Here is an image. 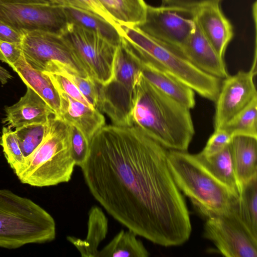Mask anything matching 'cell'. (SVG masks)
Segmentation results:
<instances>
[{
  "label": "cell",
  "mask_w": 257,
  "mask_h": 257,
  "mask_svg": "<svg viewBox=\"0 0 257 257\" xmlns=\"http://www.w3.org/2000/svg\"><path fill=\"white\" fill-rule=\"evenodd\" d=\"M168 151L138 126L105 124L91 139L81 167L90 193L110 215L165 247L183 244L192 231Z\"/></svg>",
  "instance_id": "cell-1"
},
{
  "label": "cell",
  "mask_w": 257,
  "mask_h": 257,
  "mask_svg": "<svg viewBox=\"0 0 257 257\" xmlns=\"http://www.w3.org/2000/svg\"><path fill=\"white\" fill-rule=\"evenodd\" d=\"M190 109L158 89L141 73L134 88L132 125L169 150L187 151L195 134Z\"/></svg>",
  "instance_id": "cell-2"
},
{
  "label": "cell",
  "mask_w": 257,
  "mask_h": 257,
  "mask_svg": "<svg viewBox=\"0 0 257 257\" xmlns=\"http://www.w3.org/2000/svg\"><path fill=\"white\" fill-rule=\"evenodd\" d=\"M167 162L180 191L206 219L238 212L239 195L211 174L195 154L169 150Z\"/></svg>",
  "instance_id": "cell-3"
},
{
  "label": "cell",
  "mask_w": 257,
  "mask_h": 257,
  "mask_svg": "<svg viewBox=\"0 0 257 257\" xmlns=\"http://www.w3.org/2000/svg\"><path fill=\"white\" fill-rule=\"evenodd\" d=\"M118 30L131 51L139 59L157 65L203 98L216 101L221 79L199 69L178 51L135 27L118 24Z\"/></svg>",
  "instance_id": "cell-4"
},
{
  "label": "cell",
  "mask_w": 257,
  "mask_h": 257,
  "mask_svg": "<svg viewBox=\"0 0 257 257\" xmlns=\"http://www.w3.org/2000/svg\"><path fill=\"white\" fill-rule=\"evenodd\" d=\"M56 237L53 217L32 200L0 189V247L15 249Z\"/></svg>",
  "instance_id": "cell-5"
},
{
  "label": "cell",
  "mask_w": 257,
  "mask_h": 257,
  "mask_svg": "<svg viewBox=\"0 0 257 257\" xmlns=\"http://www.w3.org/2000/svg\"><path fill=\"white\" fill-rule=\"evenodd\" d=\"M75 166L68 125L54 115L42 142L16 175L22 183L32 186H54L69 182Z\"/></svg>",
  "instance_id": "cell-6"
},
{
  "label": "cell",
  "mask_w": 257,
  "mask_h": 257,
  "mask_svg": "<svg viewBox=\"0 0 257 257\" xmlns=\"http://www.w3.org/2000/svg\"><path fill=\"white\" fill-rule=\"evenodd\" d=\"M141 73L138 58L121 36L114 57L113 77L105 85L98 83L97 108L106 113L113 124L132 125L131 112L134 88Z\"/></svg>",
  "instance_id": "cell-7"
},
{
  "label": "cell",
  "mask_w": 257,
  "mask_h": 257,
  "mask_svg": "<svg viewBox=\"0 0 257 257\" xmlns=\"http://www.w3.org/2000/svg\"><path fill=\"white\" fill-rule=\"evenodd\" d=\"M21 45L26 61L36 70L51 73L66 70L82 77L92 78L61 35L43 31L26 32L23 33Z\"/></svg>",
  "instance_id": "cell-8"
},
{
  "label": "cell",
  "mask_w": 257,
  "mask_h": 257,
  "mask_svg": "<svg viewBox=\"0 0 257 257\" xmlns=\"http://www.w3.org/2000/svg\"><path fill=\"white\" fill-rule=\"evenodd\" d=\"M61 35L97 83L105 85L112 79L117 46L98 33L72 23H68Z\"/></svg>",
  "instance_id": "cell-9"
},
{
  "label": "cell",
  "mask_w": 257,
  "mask_h": 257,
  "mask_svg": "<svg viewBox=\"0 0 257 257\" xmlns=\"http://www.w3.org/2000/svg\"><path fill=\"white\" fill-rule=\"evenodd\" d=\"M195 11L147 5L145 20L134 27L179 52L195 28Z\"/></svg>",
  "instance_id": "cell-10"
},
{
  "label": "cell",
  "mask_w": 257,
  "mask_h": 257,
  "mask_svg": "<svg viewBox=\"0 0 257 257\" xmlns=\"http://www.w3.org/2000/svg\"><path fill=\"white\" fill-rule=\"evenodd\" d=\"M65 6L0 4V21L22 33L43 31L62 35L68 21Z\"/></svg>",
  "instance_id": "cell-11"
},
{
  "label": "cell",
  "mask_w": 257,
  "mask_h": 257,
  "mask_svg": "<svg viewBox=\"0 0 257 257\" xmlns=\"http://www.w3.org/2000/svg\"><path fill=\"white\" fill-rule=\"evenodd\" d=\"M204 236L226 257H256L257 238L241 221L238 212L206 219Z\"/></svg>",
  "instance_id": "cell-12"
},
{
  "label": "cell",
  "mask_w": 257,
  "mask_h": 257,
  "mask_svg": "<svg viewBox=\"0 0 257 257\" xmlns=\"http://www.w3.org/2000/svg\"><path fill=\"white\" fill-rule=\"evenodd\" d=\"M256 68V52L255 51L249 70L239 71L235 74L228 75L223 79L215 101L214 130L222 128L234 116L257 97L254 82Z\"/></svg>",
  "instance_id": "cell-13"
},
{
  "label": "cell",
  "mask_w": 257,
  "mask_h": 257,
  "mask_svg": "<svg viewBox=\"0 0 257 257\" xmlns=\"http://www.w3.org/2000/svg\"><path fill=\"white\" fill-rule=\"evenodd\" d=\"M195 20L203 35L223 58L227 47L233 37L234 31L219 5H208L195 10Z\"/></svg>",
  "instance_id": "cell-14"
},
{
  "label": "cell",
  "mask_w": 257,
  "mask_h": 257,
  "mask_svg": "<svg viewBox=\"0 0 257 257\" xmlns=\"http://www.w3.org/2000/svg\"><path fill=\"white\" fill-rule=\"evenodd\" d=\"M179 52L192 64L206 73L221 79L229 75L224 58L217 53L196 23L194 30Z\"/></svg>",
  "instance_id": "cell-15"
},
{
  "label": "cell",
  "mask_w": 257,
  "mask_h": 257,
  "mask_svg": "<svg viewBox=\"0 0 257 257\" xmlns=\"http://www.w3.org/2000/svg\"><path fill=\"white\" fill-rule=\"evenodd\" d=\"M15 104L6 106V116L2 122L10 128L47 122L55 115L54 111L31 87Z\"/></svg>",
  "instance_id": "cell-16"
},
{
  "label": "cell",
  "mask_w": 257,
  "mask_h": 257,
  "mask_svg": "<svg viewBox=\"0 0 257 257\" xmlns=\"http://www.w3.org/2000/svg\"><path fill=\"white\" fill-rule=\"evenodd\" d=\"M58 92L61 107L57 117L78 128L90 143L95 134L105 124L103 115L97 108L92 109L63 92Z\"/></svg>",
  "instance_id": "cell-17"
},
{
  "label": "cell",
  "mask_w": 257,
  "mask_h": 257,
  "mask_svg": "<svg viewBox=\"0 0 257 257\" xmlns=\"http://www.w3.org/2000/svg\"><path fill=\"white\" fill-rule=\"evenodd\" d=\"M137 58L140 63L141 73L148 81L188 108L192 109L195 107V92L191 88L157 65Z\"/></svg>",
  "instance_id": "cell-18"
},
{
  "label": "cell",
  "mask_w": 257,
  "mask_h": 257,
  "mask_svg": "<svg viewBox=\"0 0 257 257\" xmlns=\"http://www.w3.org/2000/svg\"><path fill=\"white\" fill-rule=\"evenodd\" d=\"M10 66L18 73L27 86L33 89L46 102L55 112L56 117H58L61 99L48 75L32 68L27 62L23 54L17 62Z\"/></svg>",
  "instance_id": "cell-19"
},
{
  "label": "cell",
  "mask_w": 257,
  "mask_h": 257,
  "mask_svg": "<svg viewBox=\"0 0 257 257\" xmlns=\"http://www.w3.org/2000/svg\"><path fill=\"white\" fill-rule=\"evenodd\" d=\"M229 145L240 189L243 183L257 176V138L235 136L232 138Z\"/></svg>",
  "instance_id": "cell-20"
},
{
  "label": "cell",
  "mask_w": 257,
  "mask_h": 257,
  "mask_svg": "<svg viewBox=\"0 0 257 257\" xmlns=\"http://www.w3.org/2000/svg\"><path fill=\"white\" fill-rule=\"evenodd\" d=\"M108 219L102 209L92 206L88 212L87 233L81 239L68 236L67 239L73 244L83 257H97L100 243L106 238L108 232Z\"/></svg>",
  "instance_id": "cell-21"
},
{
  "label": "cell",
  "mask_w": 257,
  "mask_h": 257,
  "mask_svg": "<svg viewBox=\"0 0 257 257\" xmlns=\"http://www.w3.org/2000/svg\"><path fill=\"white\" fill-rule=\"evenodd\" d=\"M195 156L216 179L239 195L240 189L234 172L229 145L210 156H205L200 153Z\"/></svg>",
  "instance_id": "cell-22"
},
{
  "label": "cell",
  "mask_w": 257,
  "mask_h": 257,
  "mask_svg": "<svg viewBox=\"0 0 257 257\" xmlns=\"http://www.w3.org/2000/svg\"><path fill=\"white\" fill-rule=\"evenodd\" d=\"M64 8L68 23L94 31L113 45H118L121 37L118 25L116 27L101 17L86 11L70 6H65Z\"/></svg>",
  "instance_id": "cell-23"
},
{
  "label": "cell",
  "mask_w": 257,
  "mask_h": 257,
  "mask_svg": "<svg viewBox=\"0 0 257 257\" xmlns=\"http://www.w3.org/2000/svg\"><path fill=\"white\" fill-rule=\"evenodd\" d=\"M132 230H121L99 250L97 257H147L150 253Z\"/></svg>",
  "instance_id": "cell-24"
},
{
  "label": "cell",
  "mask_w": 257,
  "mask_h": 257,
  "mask_svg": "<svg viewBox=\"0 0 257 257\" xmlns=\"http://www.w3.org/2000/svg\"><path fill=\"white\" fill-rule=\"evenodd\" d=\"M238 215L247 229L257 238V176L240 187Z\"/></svg>",
  "instance_id": "cell-25"
},
{
  "label": "cell",
  "mask_w": 257,
  "mask_h": 257,
  "mask_svg": "<svg viewBox=\"0 0 257 257\" xmlns=\"http://www.w3.org/2000/svg\"><path fill=\"white\" fill-rule=\"evenodd\" d=\"M222 128L232 138L241 136L257 138V97L234 116Z\"/></svg>",
  "instance_id": "cell-26"
},
{
  "label": "cell",
  "mask_w": 257,
  "mask_h": 257,
  "mask_svg": "<svg viewBox=\"0 0 257 257\" xmlns=\"http://www.w3.org/2000/svg\"><path fill=\"white\" fill-rule=\"evenodd\" d=\"M51 118L45 123H33L16 128L14 132L25 160L34 153L47 135Z\"/></svg>",
  "instance_id": "cell-27"
},
{
  "label": "cell",
  "mask_w": 257,
  "mask_h": 257,
  "mask_svg": "<svg viewBox=\"0 0 257 257\" xmlns=\"http://www.w3.org/2000/svg\"><path fill=\"white\" fill-rule=\"evenodd\" d=\"M118 24L134 27L145 18L147 4L144 0H112Z\"/></svg>",
  "instance_id": "cell-28"
},
{
  "label": "cell",
  "mask_w": 257,
  "mask_h": 257,
  "mask_svg": "<svg viewBox=\"0 0 257 257\" xmlns=\"http://www.w3.org/2000/svg\"><path fill=\"white\" fill-rule=\"evenodd\" d=\"M0 145L8 163L16 174L24 165L25 158L14 131L9 126L3 128Z\"/></svg>",
  "instance_id": "cell-29"
},
{
  "label": "cell",
  "mask_w": 257,
  "mask_h": 257,
  "mask_svg": "<svg viewBox=\"0 0 257 257\" xmlns=\"http://www.w3.org/2000/svg\"><path fill=\"white\" fill-rule=\"evenodd\" d=\"M68 125L72 156L75 166L81 168L87 158L90 143L78 128Z\"/></svg>",
  "instance_id": "cell-30"
},
{
  "label": "cell",
  "mask_w": 257,
  "mask_h": 257,
  "mask_svg": "<svg viewBox=\"0 0 257 257\" xmlns=\"http://www.w3.org/2000/svg\"><path fill=\"white\" fill-rule=\"evenodd\" d=\"M69 79L84 97L96 108L98 103V83L91 77L84 78L64 70L60 73Z\"/></svg>",
  "instance_id": "cell-31"
},
{
  "label": "cell",
  "mask_w": 257,
  "mask_h": 257,
  "mask_svg": "<svg viewBox=\"0 0 257 257\" xmlns=\"http://www.w3.org/2000/svg\"><path fill=\"white\" fill-rule=\"evenodd\" d=\"M48 75L58 91L63 92L72 98L92 108H96L84 97L76 85L61 73H45Z\"/></svg>",
  "instance_id": "cell-32"
},
{
  "label": "cell",
  "mask_w": 257,
  "mask_h": 257,
  "mask_svg": "<svg viewBox=\"0 0 257 257\" xmlns=\"http://www.w3.org/2000/svg\"><path fill=\"white\" fill-rule=\"evenodd\" d=\"M231 139L232 137L224 128L214 130L200 153L206 157L218 153L229 145Z\"/></svg>",
  "instance_id": "cell-33"
},
{
  "label": "cell",
  "mask_w": 257,
  "mask_h": 257,
  "mask_svg": "<svg viewBox=\"0 0 257 257\" xmlns=\"http://www.w3.org/2000/svg\"><path fill=\"white\" fill-rule=\"evenodd\" d=\"M68 6L93 13L112 25L118 27L117 24L98 0H67Z\"/></svg>",
  "instance_id": "cell-34"
},
{
  "label": "cell",
  "mask_w": 257,
  "mask_h": 257,
  "mask_svg": "<svg viewBox=\"0 0 257 257\" xmlns=\"http://www.w3.org/2000/svg\"><path fill=\"white\" fill-rule=\"evenodd\" d=\"M23 55L21 43L0 40V60L9 66L17 62Z\"/></svg>",
  "instance_id": "cell-35"
},
{
  "label": "cell",
  "mask_w": 257,
  "mask_h": 257,
  "mask_svg": "<svg viewBox=\"0 0 257 257\" xmlns=\"http://www.w3.org/2000/svg\"><path fill=\"white\" fill-rule=\"evenodd\" d=\"M222 0H162V6L195 10L200 7L219 4Z\"/></svg>",
  "instance_id": "cell-36"
},
{
  "label": "cell",
  "mask_w": 257,
  "mask_h": 257,
  "mask_svg": "<svg viewBox=\"0 0 257 257\" xmlns=\"http://www.w3.org/2000/svg\"><path fill=\"white\" fill-rule=\"evenodd\" d=\"M23 34L0 21V40L11 43H21Z\"/></svg>",
  "instance_id": "cell-37"
},
{
  "label": "cell",
  "mask_w": 257,
  "mask_h": 257,
  "mask_svg": "<svg viewBox=\"0 0 257 257\" xmlns=\"http://www.w3.org/2000/svg\"><path fill=\"white\" fill-rule=\"evenodd\" d=\"M44 4L68 6L67 0H0V4Z\"/></svg>",
  "instance_id": "cell-38"
},
{
  "label": "cell",
  "mask_w": 257,
  "mask_h": 257,
  "mask_svg": "<svg viewBox=\"0 0 257 257\" xmlns=\"http://www.w3.org/2000/svg\"><path fill=\"white\" fill-rule=\"evenodd\" d=\"M1 137H0V143H1Z\"/></svg>",
  "instance_id": "cell-39"
}]
</instances>
